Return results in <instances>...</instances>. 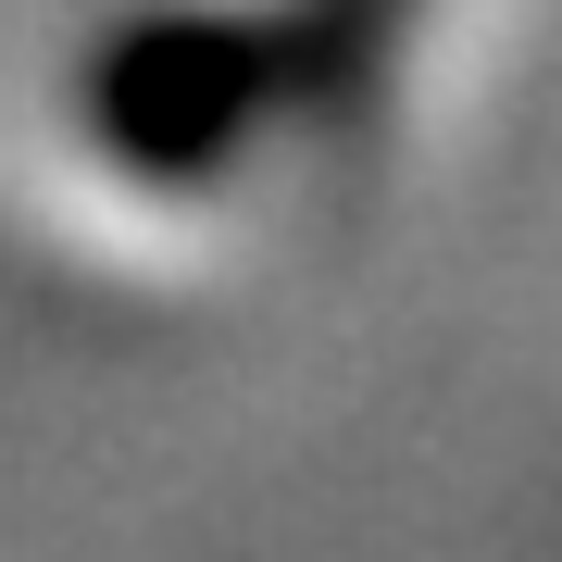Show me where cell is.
Listing matches in <instances>:
<instances>
[{
  "label": "cell",
  "mask_w": 562,
  "mask_h": 562,
  "mask_svg": "<svg viewBox=\"0 0 562 562\" xmlns=\"http://www.w3.org/2000/svg\"><path fill=\"white\" fill-rule=\"evenodd\" d=\"M276 113H301V63L262 0H138L76 63V138L125 188H225Z\"/></svg>",
  "instance_id": "cell-1"
},
{
  "label": "cell",
  "mask_w": 562,
  "mask_h": 562,
  "mask_svg": "<svg viewBox=\"0 0 562 562\" xmlns=\"http://www.w3.org/2000/svg\"><path fill=\"white\" fill-rule=\"evenodd\" d=\"M276 13H288V63H301V113L338 125L387 88V63H401L425 0H276Z\"/></svg>",
  "instance_id": "cell-2"
}]
</instances>
